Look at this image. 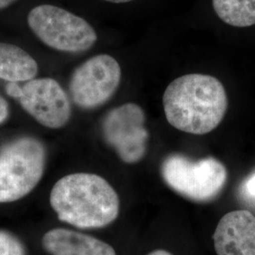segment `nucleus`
<instances>
[{"instance_id":"nucleus-1","label":"nucleus","mask_w":255,"mask_h":255,"mask_svg":"<svg viewBox=\"0 0 255 255\" xmlns=\"http://www.w3.org/2000/svg\"><path fill=\"white\" fill-rule=\"evenodd\" d=\"M163 104L165 118L171 126L187 133L202 135L221 123L228 109V97L217 78L188 74L168 84Z\"/></svg>"},{"instance_id":"nucleus-2","label":"nucleus","mask_w":255,"mask_h":255,"mask_svg":"<svg viewBox=\"0 0 255 255\" xmlns=\"http://www.w3.org/2000/svg\"><path fill=\"white\" fill-rule=\"evenodd\" d=\"M49 201L58 219L77 228H103L119 217L118 193L97 174L64 176L55 183Z\"/></svg>"},{"instance_id":"nucleus-3","label":"nucleus","mask_w":255,"mask_h":255,"mask_svg":"<svg viewBox=\"0 0 255 255\" xmlns=\"http://www.w3.org/2000/svg\"><path fill=\"white\" fill-rule=\"evenodd\" d=\"M46 153L33 137H21L0 150V203L12 202L32 191L43 177Z\"/></svg>"},{"instance_id":"nucleus-4","label":"nucleus","mask_w":255,"mask_h":255,"mask_svg":"<svg viewBox=\"0 0 255 255\" xmlns=\"http://www.w3.org/2000/svg\"><path fill=\"white\" fill-rule=\"evenodd\" d=\"M164 182L185 199L196 202L214 200L227 182V170L218 159L193 161L182 154L167 156L161 165Z\"/></svg>"},{"instance_id":"nucleus-5","label":"nucleus","mask_w":255,"mask_h":255,"mask_svg":"<svg viewBox=\"0 0 255 255\" xmlns=\"http://www.w3.org/2000/svg\"><path fill=\"white\" fill-rule=\"evenodd\" d=\"M27 24L46 46L56 50L80 53L97 42L94 27L84 19L53 5H40L27 15Z\"/></svg>"},{"instance_id":"nucleus-6","label":"nucleus","mask_w":255,"mask_h":255,"mask_svg":"<svg viewBox=\"0 0 255 255\" xmlns=\"http://www.w3.org/2000/svg\"><path fill=\"white\" fill-rule=\"evenodd\" d=\"M6 89L9 96L17 99L23 109L45 127L60 128L70 119L68 96L53 79H32L22 87L9 82Z\"/></svg>"},{"instance_id":"nucleus-7","label":"nucleus","mask_w":255,"mask_h":255,"mask_svg":"<svg viewBox=\"0 0 255 255\" xmlns=\"http://www.w3.org/2000/svg\"><path fill=\"white\" fill-rule=\"evenodd\" d=\"M120 80L118 61L110 55H97L74 71L69 92L76 105L94 109L109 101L119 88Z\"/></svg>"},{"instance_id":"nucleus-8","label":"nucleus","mask_w":255,"mask_h":255,"mask_svg":"<svg viewBox=\"0 0 255 255\" xmlns=\"http://www.w3.org/2000/svg\"><path fill=\"white\" fill-rule=\"evenodd\" d=\"M143 109L126 103L110 111L102 123L104 139L127 164H135L146 154L148 132Z\"/></svg>"},{"instance_id":"nucleus-9","label":"nucleus","mask_w":255,"mask_h":255,"mask_svg":"<svg viewBox=\"0 0 255 255\" xmlns=\"http://www.w3.org/2000/svg\"><path fill=\"white\" fill-rule=\"evenodd\" d=\"M218 255H255V217L247 210L226 214L214 234Z\"/></svg>"},{"instance_id":"nucleus-10","label":"nucleus","mask_w":255,"mask_h":255,"mask_svg":"<svg viewBox=\"0 0 255 255\" xmlns=\"http://www.w3.org/2000/svg\"><path fill=\"white\" fill-rule=\"evenodd\" d=\"M42 243L51 255H117L114 248L106 242L67 229L48 231Z\"/></svg>"},{"instance_id":"nucleus-11","label":"nucleus","mask_w":255,"mask_h":255,"mask_svg":"<svg viewBox=\"0 0 255 255\" xmlns=\"http://www.w3.org/2000/svg\"><path fill=\"white\" fill-rule=\"evenodd\" d=\"M38 73L36 61L21 47L0 43V79L9 82H28Z\"/></svg>"},{"instance_id":"nucleus-12","label":"nucleus","mask_w":255,"mask_h":255,"mask_svg":"<svg viewBox=\"0 0 255 255\" xmlns=\"http://www.w3.org/2000/svg\"><path fill=\"white\" fill-rule=\"evenodd\" d=\"M213 7L219 18L230 26L255 25V0H213Z\"/></svg>"},{"instance_id":"nucleus-13","label":"nucleus","mask_w":255,"mask_h":255,"mask_svg":"<svg viewBox=\"0 0 255 255\" xmlns=\"http://www.w3.org/2000/svg\"><path fill=\"white\" fill-rule=\"evenodd\" d=\"M0 255H26V249L18 237L0 230Z\"/></svg>"},{"instance_id":"nucleus-14","label":"nucleus","mask_w":255,"mask_h":255,"mask_svg":"<svg viewBox=\"0 0 255 255\" xmlns=\"http://www.w3.org/2000/svg\"><path fill=\"white\" fill-rule=\"evenodd\" d=\"M9 116V104L0 96V124L4 123Z\"/></svg>"},{"instance_id":"nucleus-15","label":"nucleus","mask_w":255,"mask_h":255,"mask_svg":"<svg viewBox=\"0 0 255 255\" xmlns=\"http://www.w3.org/2000/svg\"><path fill=\"white\" fill-rule=\"evenodd\" d=\"M246 189L250 195L255 197V174L247 181Z\"/></svg>"},{"instance_id":"nucleus-16","label":"nucleus","mask_w":255,"mask_h":255,"mask_svg":"<svg viewBox=\"0 0 255 255\" xmlns=\"http://www.w3.org/2000/svg\"><path fill=\"white\" fill-rule=\"evenodd\" d=\"M17 0H0V10L1 9H6Z\"/></svg>"},{"instance_id":"nucleus-17","label":"nucleus","mask_w":255,"mask_h":255,"mask_svg":"<svg viewBox=\"0 0 255 255\" xmlns=\"http://www.w3.org/2000/svg\"><path fill=\"white\" fill-rule=\"evenodd\" d=\"M147 255H172L171 254H169L168 252L164 251V250H156L154 252L148 254Z\"/></svg>"},{"instance_id":"nucleus-18","label":"nucleus","mask_w":255,"mask_h":255,"mask_svg":"<svg viewBox=\"0 0 255 255\" xmlns=\"http://www.w3.org/2000/svg\"><path fill=\"white\" fill-rule=\"evenodd\" d=\"M104 1H108L112 3H127V2L132 1V0H104Z\"/></svg>"}]
</instances>
